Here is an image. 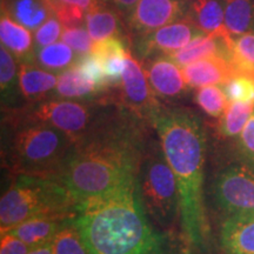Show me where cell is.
Listing matches in <instances>:
<instances>
[{"mask_svg": "<svg viewBox=\"0 0 254 254\" xmlns=\"http://www.w3.org/2000/svg\"><path fill=\"white\" fill-rule=\"evenodd\" d=\"M225 254H254V213L228 215L220 228Z\"/></svg>", "mask_w": 254, "mask_h": 254, "instance_id": "4fadbf2b", "label": "cell"}, {"mask_svg": "<svg viewBox=\"0 0 254 254\" xmlns=\"http://www.w3.org/2000/svg\"><path fill=\"white\" fill-rule=\"evenodd\" d=\"M183 74L189 86L199 88L209 85H225L234 74V69L227 59L211 57L183 67Z\"/></svg>", "mask_w": 254, "mask_h": 254, "instance_id": "9a60e30c", "label": "cell"}, {"mask_svg": "<svg viewBox=\"0 0 254 254\" xmlns=\"http://www.w3.org/2000/svg\"><path fill=\"white\" fill-rule=\"evenodd\" d=\"M56 88L57 93L60 97L71 98V99L88 98L101 91L93 81L85 77L74 65L60 73Z\"/></svg>", "mask_w": 254, "mask_h": 254, "instance_id": "44dd1931", "label": "cell"}, {"mask_svg": "<svg viewBox=\"0 0 254 254\" xmlns=\"http://www.w3.org/2000/svg\"><path fill=\"white\" fill-rule=\"evenodd\" d=\"M58 78L53 73L24 62L19 67V86L25 99L30 101L40 100L44 95L57 87Z\"/></svg>", "mask_w": 254, "mask_h": 254, "instance_id": "e0dca14e", "label": "cell"}, {"mask_svg": "<svg viewBox=\"0 0 254 254\" xmlns=\"http://www.w3.org/2000/svg\"><path fill=\"white\" fill-rule=\"evenodd\" d=\"M182 254H201V252H200V251H198V250H195V249H192V247L187 246L185 250H183Z\"/></svg>", "mask_w": 254, "mask_h": 254, "instance_id": "f35d334b", "label": "cell"}, {"mask_svg": "<svg viewBox=\"0 0 254 254\" xmlns=\"http://www.w3.org/2000/svg\"><path fill=\"white\" fill-rule=\"evenodd\" d=\"M73 65L77 66L79 71L87 79L93 81L101 91L110 87L106 73L104 71L103 64L92 52L84 56H79Z\"/></svg>", "mask_w": 254, "mask_h": 254, "instance_id": "f546056e", "label": "cell"}, {"mask_svg": "<svg viewBox=\"0 0 254 254\" xmlns=\"http://www.w3.org/2000/svg\"><path fill=\"white\" fill-rule=\"evenodd\" d=\"M136 189L150 220L159 230H172L182 215L180 195L160 142L146 146L136 173Z\"/></svg>", "mask_w": 254, "mask_h": 254, "instance_id": "8992f818", "label": "cell"}, {"mask_svg": "<svg viewBox=\"0 0 254 254\" xmlns=\"http://www.w3.org/2000/svg\"><path fill=\"white\" fill-rule=\"evenodd\" d=\"M62 39L77 53L78 57L90 53L94 45V40L92 39L88 31H85L81 27L65 28Z\"/></svg>", "mask_w": 254, "mask_h": 254, "instance_id": "1f68e13d", "label": "cell"}, {"mask_svg": "<svg viewBox=\"0 0 254 254\" xmlns=\"http://www.w3.org/2000/svg\"><path fill=\"white\" fill-rule=\"evenodd\" d=\"M0 39L12 55L24 62H30L32 56V34L25 26L12 20V17L2 9L0 20Z\"/></svg>", "mask_w": 254, "mask_h": 254, "instance_id": "ac0fdd59", "label": "cell"}, {"mask_svg": "<svg viewBox=\"0 0 254 254\" xmlns=\"http://www.w3.org/2000/svg\"><path fill=\"white\" fill-rule=\"evenodd\" d=\"M152 124L177 180L184 238L187 246L202 252L209 238L202 193L207 145L204 124L189 110L163 107L155 112Z\"/></svg>", "mask_w": 254, "mask_h": 254, "instance_id": "3957f363", "label": "cell"}, {"mask_svg": "<svg viewBox=\"0 0 254 254\" xmlns=\"http://www.w3.org/2000/svg\"><path fill=\"white\" fill-rule=\"evenodd\" d=\"M63 30V25L57 18L51 17L36 31L34 40L38 47H45L57 43Z\"/></svg>", "mask_w": 254, "mask_h": 254, "instance_id": "d6a6232c", "label": "cell"}, {"mask_svg": "<svg viewBox=\"0 0 254 254\" xmlns=\"http://www.w3.org/2000/svg\"><path fill=\"white\" fill-rule=\"evenodd\" d=\"M134 116L109 118L77 144L59 179L78 202L104 194L136 177L146 141Z\"/></svg>", "mask_w": 254, "mask_h": 254, "instance_id": "6da1fadb", "label": "cell"}, {"mask_svg": "<svg viewBox=\"0 0 254 254\" xmlns=\"http://www.w3.org/2000/svg\"><path fill=\"white\" fill-rule=\"evenodd\" d=\"M6 141V165L13 173L58 178L74 142L56 127L25 116Z\"/></svg>", "mask_w": 254, "mask_h": 254, "instance_id": "277c9868", "label": "cell"}, {"mask_svg": "<svg viewBox=\"0 0 254 254\" xmlns=\"http://www.w3.org/2000/svg\"><path fill=\"white\" fill-rule=\"evenodd\" d=\"M27 254H55L53 253L52 241H51V243L44 244V245L32 247V249L30 250V252H28Z\"/></svg>", "mask_w": 254, "mask_h": 254, "instance_id": "8d00e7d4", "label": "cell"}, {"mask_svg": "<svg viewBox=\"0 0 254 254\" xmlns=\"http://www.w3.org/2000/svg\"><path fill=\"white\" fill-rule=\"evenodd\" d=\"M195 101L200 109L213 118L221 117L230 103L225 91L217 85L199 87L195 94Z\"/></svg>", "mask_w": 254, "mask_h": 254, "instance_id": "f1b7e54d", "label": "cell"}, {"mask_svg": "<svg viewBox=\"0 0 254 254\" xmlns=\"http://www.w3.org/2000/svg\"><path fill=\"white\" fill-rule=\"evenodd\" d=\"M230 63L236 72H254V32L234 38Z\"/></svg>", "mask_w": 254, "mask_h": 254, "instance_id": "83f0119b", "label": "cell"}, {"mask_svg": "<svg viewBox=\"0 0 254 254\" xmlns=\"http://www.w3.org/2000/svg\"><path fill=\"white\" fill-rule=\"evenodd\" d=\"M238 147L243 160L254 163V113L239 134Z\"/></svg>", "mask_w": 254, "mask_h": 254, "instance_id": "836d02e7", "label": "cell"}, {"mask_svg": "<svg viewBox=\"0 0 254 254\" xmlns=\"http://www.w3.org/2000/svg\"><path fill=\"white\" fill-rule=\"evenodd\" d=\"M168 56H161L152 59L145 68L146 77L154 94L163 98L180 97L186 90L183 69Z\"/></svg>", "mask_w": 254, "mask_h": 254, "instance_id": "7c38bea8", "label": "cell"}, {"mask_svg": "<svg viewBox=\"0 0 254 254\" xmlns=\"http://www.w3.org/2000/svg\"><path fill=\"white\" fill-rule=\"evenodd\" d=\"M120 86L124 105L127 111L138 119H146L152 123L155 112L160 106L155 100L145 69L138 60L133 58L129 51Z\"/></svg>", "mask_w": 254, "mask_h": 254, "instance_id": "9c48e42d", "label": "cell"}, {"mask_svg": "<svg viewBox=\"0 0 254 254\" xmlns=\"http://www.w3.org/2000/svg\"><path fill=\"white\" fill-rule=\"evenodd\" d=\"M190 19L205 33H214L225 26V9L219 0H193Z\"/></svg>", "mask_w": 254, "mask_h": 254, "instance_id": "7402d4cb", "label": "cell"}, {"mask_svg": "<svg viewBox=\"0 0 254 254\" xmlns=\"http://www.w3.org/2000/svg\"><path fill=\"white\" fill-rule=\"evenodd\" d=\"M253 113L254 103L230 101L221 116L220 133L224 136L239 135Z\"/></svg>", "mask_w": 254, "mask_h": 254, "instance_id": "d4e9b609", "label": "cell"}, {"mask_svg": "<svg viewBox=\"0 0 254 254\" xmlns=\"http://www.w3.org/2000/svg\"><path fill=\"white\" fill-rule=\"evenodd\" d=\"M184 13V0H139L128 23L136 34L144 37L178 21Z\"/></svg>", "mask_w": 254, "mask_h": 254, "instance_id": "30bf717a", "label": "cell"}, {"mask_svg": "<svg viewBox=\"0 0 254 254\" xmlns=\"http://www.w3.org/2000/svg\"><path fill=\"white\" fill-rule=\"evenodd\" d=\"M74 217L66 222L52 239L55 254H90L75 225Z\"/></svg>", "mask_w": 254, "mask_h": 254, "instance_id": "4316f807", "label": "cell"}, {"mask_svg": "<svg viewBox=\"0 0 254 254\" xmlns=\"http://www.w3.org/2000/svg\"><path fill=\"white\" fill-rule=\"evenodd\" d=\"M60 1L66 2V4L69 5L78 6V7H80L82 9H90L92 7V5L95 2L93 0H60Z\"/></svg>", "mask_w": 254, "mask_h": 254, "instance_id": "74e56055", "label": "cell"}, {"mask_svg": "<svg viewBox=\"0 0 254 254\" xmlns=\"http://www.w3.org/2000/svg\"><path fill=\"white\" fill-rule=\"evenodd\" d=\"M93 55L103 64L110 86H117L122 84V77L128 50L119 38L112 37L101 41H94Z\"/></svg>", "mask_w": 254, "mask_h": 254, "instance_id": "2e32d148", "label": "cell"}, {"mask_svg": "<svg viewBox=\"0 0 254 254\" xmlns=\"http://www.w3.org/2000/svg\"><path fill=\"white\" fill-rule=\"evenodd\" d=\"M86 28L94 41L116 37L119 32L118 14L107 6L94 2L85 15Z\"/></svg>", "mask_w": 254, "mask_h": 254, "instance_id": "ffe728a7", "label": "cell"}, {"mask_svg": "<svg viewBox=\"0 0 254 254\" xmlns=\"http://www.w3.org/2000/svg\"><path fill=\"white\" fill-rule=\"evenodd\" d=\"M36 59L41 67L50 71H65L75 62L74 52L64 41L41 47L38 51Z\"/></svg>", "mask_w": 254, "mask_h": 254, "instance_id": "484cf974", "label": "cell"}, {"mask_svg": "<svg viewBox=\"0 0 254 254\" xmlns=\"http://www.w3.org/2000/svg\"><path fill=\"white\" fill-rule=\"evenodd\" d=\"M74 222L90 254H182L168 232L150 220L136 177L104 194L80 201Z\"/></svg>", "mask_w": 254, "mask_h": 254, "instance_id": "7a4b0ae2", "label": "cell"}, {"mask_svg": "<svg viewBox=\"0 0 254 254\" xmlns=\"http://www.w3.org/2000/svg\"><path fill=\"white\" fill-rule=\"evenodd\" d=\"M56 17L65 28L79 27L85 21L84 9L78 6L66 4L60 0H51Z\"/></svg>", "mask_w": 254, "mask_h": 254, "instance_id": "4dcf8cb0", "label": "cell"}, {"mask_svg": "<svg viewBox=\"0 0 254 254\" xmlns=\"http://www.w3.org/2000/svg\"><path fill=\"white\" fill-rule=\"evenodd\" d=\"M31 118L56 127L74 144L90 134L106 116H100L90 105L72 100H49L28 114Z\"/></svg>", "mask_w": 254, "mask_h": 254, "instance_id": "52a82bcc", "label": "cell"}, {"mask_svg": "<svg viewBox=\"0 0 254 254\" xmlns=\"http://www.w3.org/2000/svg\"><path fill=\"white\" fill-rule=\"evenodd\" d=\"M109 1L117 8V11L120 14H123L124 17L129 18L133 11H134L136 4L139 2V0H109Z\"/></svg>", "mask_w": 254, "mask_h": 254, "instance_id": "d590c367", "label": "cell"}, {"mask_svg": "<svg viewBox=\"0 0 254 254\" xmlns=\"http://www.w3.org/2000/svg\"><path fill=\"white\" fill-rule=\"evenodd\" d=\"M0 85L2 106H13L17 100L19 86V69L9 51L1 45L0 49Z\"/></svg>", "mask_w": 254, "mask_h": 254, "instance_id": "cb8c5ba5", "label": "cell"}, {"mask_svg": "<svg viewBox=\"0 0 254 254\" xmlns=\"http://www.w3.org/2000/svg\"><path fill=\"white\" fill-rule=\"evenodd\" d=\"M204 33L205 32L200 30L192 19H183L144 36L140 51L144 56L152 55L154 52L170 55L185 47L194 38Z\"/></svg>", "mask_w": 254, "mask_h": 254, "instance_id": "8fae6325", "label": "cell"}, {"mask_svg": "<svg viewBox=\"0 0 254 254\" xmlns=\"http://www.w3.org/2000/svg\"><path fill=\"white\" fill-rule=\"evenodd\" d=\"M31 247L19 238L9 233L1 234L0 243V254H27Z\"/></svg>", "mask_w": 254, "mask_h": 254, "instance_id": "e575fe53", "label": "cell"}, {"mask_svg": "<svg viewBox=\"0 0 254 254\" xmlns=\"http://www.w3.org/2000/svg\"><path fill=\"white\" fill-rule=\"evenodd\" d=\"M75 214H45L26 219L5 233L23 240L28 246L36 247L51 243L58 231ZM2 234V233H1Z\"/></svg>", "mask_w": 254, "mask_h": 254, "instance_id": "5bb4252c", "label": "cell"}, {"mask_svg": "<svg viewBox=\"0 0 254 254\" xmlns=\"http://www.w3.org/2000/svg\"><path fill=\"white\" fill-rule=\"evenodd\" d=\"M5 11L30 30L39 28L55 13L51 0H11Z\"/></svg>", "mask_w": 254, "mask_h": 254, "instance_id": "d6986e66", "label": "cell"}, {"mask_svg": "<svg viewBox=\"0 0 254 254\" xmlns=\"http://www.w3.org/2000/svg\"><path fill=\"white\" fill-rule=\"evenodd\" d=\"M79 202L57 178L17 176L0 201V232L45 214H75Z\"/></svg>", "mask_w": 254, "mask_h": 254, "instance_id": "5b68a950", "label": "cell"}, {"mask_svg": "<svg viewBox=\"0 0 254 254\" xmlns=\"http://www.w3.org/2000/svg\"><path fill=\"white\" fill-rule=\"evenodd\" d=\"M214 198L227 215L254 213V163L241 159L219 173Z\"/></svg>", "mask_w": 254, "mask_h": 254, "instance_id": "ba28073f", "label": "cell"}, {"mask_svg": "<svg viewBox=\"0 0 254 254\" xmlns=\"http://www.w3.org/2000/svg\"><path fill=\"white\" fill-rule=\"evenodd\" d=\"M225 9V27L232 37L246 33L254 20L251 0H222Z\"/></svg>", "mask_w": 254, "mask_h": 254, "instance_id": "603a6c76", "label": "cell"}]
</instances>
